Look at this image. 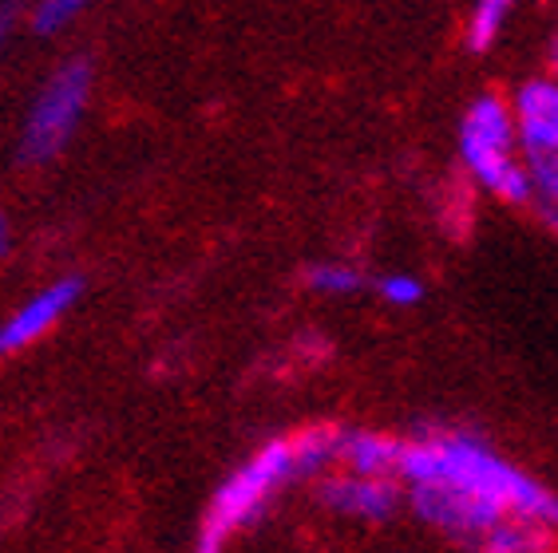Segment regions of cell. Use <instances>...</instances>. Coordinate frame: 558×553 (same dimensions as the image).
Instances as JSON below:
<instances>
[{
  "instance_id": "9",
  "label": "cell",
  "mask_w": 558,
  "mask_h": 553,
  "mask_svg": "<svg viewBox=\"0 0 558 553\" xmlns=\"http://www.w3.org/2000/svg\"><path fill=\"white\" fill-rule=\"evenodd\" d=\"M523 171L526 186H531L526 202H535L538 213L547 218L550 230L558 234V150H550V155H526Z\"/></svg>"
},
{
  "instance_id": "5",
  "label": "cell",
  "mask_w": 558,
  "mask_h": 553,
  "mask_svg": "<svg viewBox=\"0 0 558 553\" xmlns=\"http://www.w3.org/2000/svg\"><path fill=\"white\" fill-rule=\"evenodd\" d=\"M75 297H80V281H75V276H64V281H56V285L40 288L28 305H21V309L0 324V356L21 352V348H28L33 341H40L44 332L52 329L56 320L72 309Z\"/></svg>"
},
{
  "instance_id": "3",
  "label": "cell",
  "mask_w": 558,
  "mask_h": 553,
  "mask_svg": "<svg viewBox=\"0 0 558 553\" xmlns=\"http://www.w3.org/2000/svg\"><path fill=\"white\" fill-rule=\"evenodd\" d=\"M460 155L484 191L499 194L504 202H526L531 198L526 171L519 162L515 119H511V107L504 99L484 96L468 107V115L460 123Z\"/></svg>"
},
{
  "instance_id": "1",
  "label": "cell",
  "mask_w": 558,
  "mask_h": 553,
  "mask_svg": "<svg viewBox=\"0 0 558 553\" xmlns=\"http://www.w3.org/2000/svg\"><path fill=\"white\" fill-rule=\"evenodd\" d=\"M397 479L424 521L451 538L484 542L504 521H535L558 533V499L515 463L463 431H432L400 443Z\"/></svg>"
},
{
  "instance_id": "8",
  "label": "cell",
  "mask_w": 558,
  "mask_h": 553,
  "mask_svg": "<svg viewBox=\"0 0 558 553\" xmlns=\"http://www.w3.org/2000/svg\"><path fill=\"white\" fill-rule=\"evenodd\" d=\"M337 458L356 475H397L400 439L376 435V431H349L337 439Z\"/></svg>"
},
{
  "instance_id": "15",
  "label": "cell",
  "mask_w": 558,
  "mask_h": 553,
  "mask_svg": "<svg viewBox=\"0 0 558 553\" xmlns=\"http://www.w3.org/2000/svg\"><path fill=\"white\" fill-rule=\"evenodd\" d=\"M9 12H0V40H4V36H9Z\"/></svg>"
},
{
  "instance_id": "11",
  "label": "cell",
  "mask_w": 558,
  "mask_h": 553,
  "mask_svg": "<svg viewBox=\"0 0 558 553\" xmlns=\"http://www.w3.org/2000/svg\"><path fill=\"white\" fill-rule=\"evenodd\" d=\"M310 285L317 293H356V288H365V276L356 273L353 266H313L310 269Z\"/></svg>"
},
{
  "instance_id": "14",
  "label": "cell",
  "mask_w": 558,
  "mask_h": 553,
  "mask_svg": "<svg viewBox=\"0 0 558 553\" xmlns=\"http://www.w3.org/2000/svg\"><path fill=\"white\" fill-rule=\"evenodd\" d=\"M4 245H9V218L0 213V254H4Z\"/></svg>"
},
{
  "instance_id": "2",
  "label": "cell",
  "mask_w": 558,
  "mask_h": 553,
  "mask_svg": "<svg viewBox=\"0 0 558 553\" xmlns=\"http://www.w3.org/2000/svg\"><path fill=\"white\" fill-rule=\"evenodd\" d=\"M337 439L341 431L313 427L293 439H274L250 463H242L210 499V511L203 514V526H198V550H218L234 533L246 530L250 521H258L269 499L290 479H305L329 467L337 458Z\"/></svg>"
},
{
  "instance_id": "4",
  "label": "cell",
  "mask_w": 558,
  "mask_h": 553,
  "mask_svg": "<svg viewBox=\"0 0 558 553\" xmlns=\"http://www.w3.org/2000/svg\"><path fill=\"white\" fill-rule=\"evenodd\" d=\"M87 96H92V67L84 60H72L60 72L40 87L33 111H28V123H24V159L44 162L60 155L64 143L75 135L80 119H84Z\"/></svg>"
},
{
  "instance_id": "12",
  "label": "cell",
  "mask_w": 558,
  "mask_h": 553,
  "mask_svg": "<svg viewBox=\"0 0 558 553\" xmlns=\"http://www.w3.org/2000/svg\"><path fill=\"white\" fill-rule=\"evenodd\" d=\"M376 293L388 300V305H397V309H412L424 300V281L409 273H392V276H380L376 281Z\"/></svg>"
},
{
  "instance_id": "16",
  "label": "cell",
  "mask_w": 558,
  "mask_h": 553,
  "mask_svg": "<svg viewBox=\"0 0 558 553\" xmlns=\"http://www.w3.org/2000/svg\"><path fill=\"white\" fill-rule=\"evenodd\" d=\"M555 67H558V44H555Z\"/></svg>"
},
{
  "instance_id": "10",
  "label": "cell",
  "mask_w": 558,
  "mask_h": 553,
  "mask_svg": "<svg viewBox=\"0 0 558 553\" xmlns=\"http://www.w3.org/2000/svg\"><path fill=\"white\" fill-rule=\"evenodd\" d=\"M515 4L519 0H475L472 16H468V48H472V52H487V48L504 36Z\"/></svg>"
},
{
  "instance_id": "7",
  "label": "cell",
  "mask_w": 558,
  "mask_h": 553,
  "mask_svg": "<svg viewBox=\"0 0 558 553\" xmlns=\"http://www.w3.org/2000/svg\"><path fill=\"white\" fill-rule=\"evenodd\" d=\"M322 499L337 514L380 521L400 506V482L397 475H356V470H349L344 479L325 482Z\"/></svg>"
},
{
  "instance_id": "6",
  "label": "cell",
  "mask_w": 558,
  "mask_h": 553,
  "mask_svg": "<svg viewBox=\"0 0 558 553\" xmlns=\"http://www.w3.org/2000/svg\"><path fill=\"white\" fill-rule=\"evenodd\" d=\"M511 119H515V138L523 159L558 150V79L523 84L515 107H511Z\"/></svg>"
},
{
  "instance_id": "13",
  "label": "cell",
  "mask_w": 558,
  "mask_h": 553,
  "mask_svg": "<svg viewBox=\"0 0 558 553\" xmlns=\"http://www.w3.org/2000/svg\"><path fill=\"white\" fill-rule=\"evenodd\" d=\"M84 4L87 0H40V9H36V28H40V33H56V28H64V24L72 21Z\"/></svg>"
}]
</instances>
